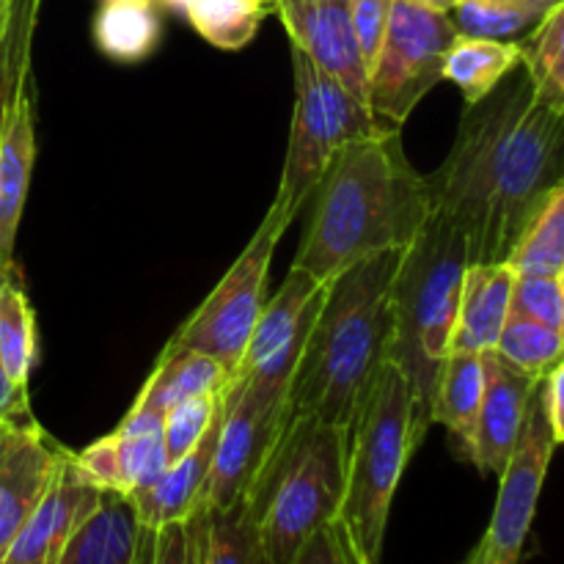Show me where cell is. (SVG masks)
Here are the masks:
<instances>
[{
	"instance_id": "cell-1",
	"label": "cell",
	"mask_w": 564,
	"mask_h": 564,
	"mask_svg": "<svg viewBox=\"0 0 564 564\" xmlns=\"http://www.w3.org/2000/svg\"><path fill=\"white\" fill-rule=\"evenodd\" d=\"M306 240L292 268L319 284L372 253L408 248L433 218V193L402 152L400 130L347 143L317 191Z\"/></svg>"
},
{
	"instance_id": "cell-2",
	"label": "cell",
	"mask_w": 564,
	"mask_h": 564,
	"mask_svg": "<svg viewBox=\"0 0 564 564\" xmlns=\"http://www.w3.org/2000/svg\"><path fill=\"white\" fill-rule=\"evenodd\" d=\"M405 248L372 253L325 284L286 394V419L350 427L391 345V284Z\"/></svg>"
},
{
	"instance_id": "cell-3",
	"label": "cell",
	"mask_w": 564,
	"mask_h": 564,
	"mask_svg": "<svg viewBox=\"0 0 564 564\" xmlns=\"http://www.w3.org/2000/svg\"><path fill=\"white\" fill-rule=\"evenodd\" d=\"M350 427L290 416L242 496L259 564H290L308 538L336 521L345 499Z\"/></svg>"
},
{
	"instance_id": "cell-4",
	"label": "cell",
	"mask_w": 564,
	"mask_h": 564,
	"mask_svg": "<svg viewBox=\"0 0 564 564\" xmlns=\"http://www.w3.org/2000/svg\"><path fill=\"white\" fill-rule=\"evenodd\" d=\"M468 262V240L449 218L433 213L416 240L402 251L391 284V345L389 364L408 380L416 405V430L433 427L435 378L449 352L457 317L463 273Z\"/></svg>"
},
{
	"instance_id": "cell-5",
	"label": "cell",
	"mask_w": 564,
	"mask_h": 564,
	"mask_svg": "<svg viewBox=\"0 0 564 564\" xmlns=\"http://www.w3.org/2000/svg\"><path fill=\"white\" fill-rule=\"evenodd\" d=\"M422 435L408 380L386 361L358 405L347 438V479L339 521L372 564H380L391 505Z\"/></svg>"
},
{
	"instance_id": "cell-6",
	"label": "cell",
	"mask_w": 564,
	"mask_h": 564,
	"mask_svg": "<svg viewBox=\"0 0 564 564\" xmlns=\"http://www.w3.org/2000/svg\"><path fill=\"white\" fill-rule=\"evenodd\" d=\"M562 138L564 105L532 97L501 147L471 262H505L529 218L564 185Z\"/></svg>"
},
{
	"instance_id": "cell-7",
	"label": "cell",
	"mask_w": 564,
	"mask_h": 564,
	"mask_svg": "<svg viewBox=\"0 0 564 564\" xmlns=\"http://www.w3.org/2000/svg\"><path fill=\"white\" fill-rule=\"evenodd\" d=\"M292 75H295V108H292L290 143L273 209L286 226L295 220L328 174L330 163L347 143L386 130L375 121L369 108L352 94L336 86L328 75L314 69L312 61L292 47Z\"/></svg>"
},
{
	"instance_id": "cell-8",
	"label": "cell",
	"mask_w": 564,
	"mask_h": 564,
	"mask_svg": "<svg viewBox=\"0 0 564 564\" xmlns=\"http://www.w3.org/2000/svg\"><path fill=\"white\" fill-rule=\"evenodd\" d=\"M532 97L527 72L512 69L488 97L466 105L449 154L441 169L427 176L435 213L449 218L466 235L468 257L482 231L501 147Z\"/></svg>"
},
{
	"instance_id": "cell-9",
	"label": "cell",
	"mask_w": 564,
	"mask_h": 564,
	"mask_svg": "<svg viewBox=\"0 0 564 564\" xmlns=\"http://www.w3.org/2000/svg\"><path fill=\"white\" fill-rule=\"evenodd\" d=\"M455 39V22L446 11L413 0L391 3L383 44L367 77V108L380 127L400 130L444 80V58Z\"/></svg>"
},
{
	"instance_id": "cell-10",
	"label": "cell",
	"mask_w": 564,
	"mask_h": 564,
	"mask_svg": "<svg viewBox=\"0 0 564 564\" xmlns=\"http://www.w3.org/2000/svg\"><path fill=\"white\" fill-rule=\"evenodd\" d=\"M286 229L290 226L273 209H268L257 235L248 240L246 251L235 259L218 286L204 297L202 306L185 319V325L171 336L165 347L204 352L235 372L264 306L270 262Z\"/></svg>"
},
{
	"instance_id": "cell-11",
	"label": "cell",
	"mask_w": 564,
	"mask_h": 564,
	"mask_svg": "<svg viewBox=\"0 0 564 564\" xmlns=\"http://www.w3.org/2000/svg\"><path fill=\"white\" fill-rule=\"evenodd\" d=\"M286 383L242 375L224 389V416L215 441L213 468L198 507L229 510L240 505L259 466L286 424Z\"/></svg>"
},
{
	"instance_id": "cell-12",
	"label": "cell",
	"mask_w": 564,
	"mask_h": 564,
	"mask_svg": "<svg viewBox=\"0 0 564 564\" xmlns=\"http://www.w3.org/2000/svg\"><path fill=\"white\" fill-rule=\"evenodd\" d=\"M556 446L560 444L540 411L538 397H532L521 441H518L507 468L499 474L501 485L488 529L460 564H521L523 545L532 532L534 512H538V501Z\"/></svg>"
},
{
	"instance_id": "cell-13",
	"label": "cell",
	"mask_w": 564,
	"mask_h": 564,
	"mask_svg": "<svg viewBox=\"0 0 564 564\" xmlns=\"http://www.w3.org/2000/svg\"><path fill=\"white\" fill-rule=\"evenodd\" d=\"M323 292L325 284L314 281L303 270L290 268L275 297L264 301L246 352H242L231 378L257 375L262 380L290 386L308 325H312L314 314L323 303Z\"/></svg>"
},
{
	"instance_id": "cell-14",
	"label": "cell",
	"mask_w": 564,
	"mask_h": 564,
	"mask_svg": "<svg viewBox=\"0 0 564 564\" xmlns=\"http://www.w3.org/2000/svg\"><path fill=\"white\" fill-rule=\"evenodd\" d=\"M102 490L80 471L75 452L61 455L53 482L0 554V564H55L77 523L94 510Z\"/></svg>"
},
{
	"instance_id": "cell-15",
	"label": "cell",
	"mask_w": 564,
	"mask_h": 564,
	"mask_svg": "<svg viewBox=\"0 0 564 564\" xmlns=\"http://www.w3.org/2000/svg\"><path fill=\"white\" fill-rule=\"evenodd\" d=\"M80 471L99 490L135 496L169 466L163 446V413L130 408L119 430L75 455Z\"/></svg>"
},
{
	"instance_id": "cell-16",
	"label": "cell",
	"mask_w": 564,
	"mask_h": 564,
	"mask_svg": "<svg viewBox=\"0 0 564 564\" xmlns=\"http://www.w3.org/2000/svg\"><path fill=\"white\" fill-rule=\"evenodd\" d=\"M281 25L295 50H301L314 69L328 75L336 86L367 105V69L350 25L345 3H286L275 0Z\"/></svg>"
},
{
	"instance_id": "cell-17",
	"label": "cell",
	"mask_w": 564,
	"mask_h": 564,
	"mask_svg": "<svg viewBox=\"0 0 564 564\" xmlns=\"http://www.w3.org/2000/svg\"><path fill=\"white\" fill-rule=\"evenodd\" d=\"M482 408H479L477 433H474V446L468 457L479 468V474L499 477L521 441L534 386L540 378L518 369L496 350L482 352Z\"/></svg>"
},
{
	"instance_id": "cell-18",
	"label": "cell",
	"mask_w": 564,
	"mask_h": 564,
	"mask_svg": "<svg viewBox=\"0 0 564 564\" xmlns=\"http://www.w3.org/2000/svg\"><path fill=\"white\" fill-rule=\"evenodd\" d=\"M64 452L39 422L0 430V554L50 488Z\"/></svg>"
},
{
	"instance_id": "cell-19",
	"label": "cell",
	"mask_w": 564,
	"mask_h": 564,
	"mask_svg": "<svg viewBox=\"0 0 564 564\" xmlns=\"http://www.w3.org/2000/svg\"><path fill=\"white\" fill-rule=\"evenodd\" d=\"M152 529L143 527L127 494L102 490L94 510L77 523L55 564H143Z\"/></svg>"
},
{
	"instance_id": "cell-20",
	"label": "cell",
	"mask_w": 564,
	"mask_h": 564,
	"mask_svg": "<svg viewBox=\"0 0 564 564\" xmlns=\"http://www.w3.org/2000/svg\"><path fill=\"white\" fill-rule=\"evenodd\" d=\"M36 163V113L31 80L22 86L6 116L0 138V262H14L17 231L25 209L31 171Z\"/></svg>"
},
{
	"instance_id": "cell-21",
	"label": "cell",
	"mask_w": 564,
	"mask_h": 564,
	"mask_svg": "<svg viewBox=\"0 0 564 564\" xmlns=\"http://www.w3.org/2000/svg\"><path fill=\"white\" fill-rule=\"evenodd\" d=\"M516 273L505 262H468L463 273L457 317L449 350H494L510 317V295Z\"/></svg>"
},
{
	"instance_id": "cell-22",
	"label": "cell",
	"mask_w": 564,
	"mask_h": 564,
	"mask_svg": "<svg viewBox=\"0 0 564 564\" xmlns=\"http://www.w3.org/2000/svg\"><path fill=\"white\" fill-rule=\"evenodd\" d=\"M220 416H224V394H220V408L209 430L204 433V438L187 455H182L180 460L169 463L165 471L147 490L130 496L143 527L160 529L165 523L185 521V518L193 516V510L202 501L204 488H207Z\"/></svg>"
},
{
	"instance_id": "cell-23",
	"label": "cell",
	"mask_w": 564,
	"mask_h": 564,
	"mask_svg": "<svg viewBox=\"0 0 564 564\" xmlns=\"http://www.w3.org/2000/svg\"><path fill=\"white\" fill-rule=\"evenodd\" d=\"M231 372L213 356L196 350H174L165 347L163 356L154 364V372L143 383L141 394L132 408L165 413L169 408L180 405L196 397H215L229 386Z\"/></svg>"
},
{
	"instance_id": "cell-24",
	"label": "cell",
	"mask_w": 564,
	"mask_h": 564,
	"mask_svg": "<svg viewBox=\"0 0 564 564\" xmlns=\"http://www.w3.org/2000/svg\"><path fill=\"white\" fill-rule=\"evenodd\" d=\"M482 352H446V358L441 361L438 378H435L430 419H433V424H444L460 441L466 455L474 446L479 408H482Z\"/></svg>"
},
{
	"instance_id": "cell-25",
	"label": "cell",
	"mask_w": 564,
	"mask_h": 564,
	"mask_svg": "<svg viewBox=\"0 0 564 564\" xmlns=\"http://www.w3.org/2000/svg\"><path fill=\"white\" fill-rule=\"evenodd\" d=\"M158 0H102L94 17L99 53L119 64H135L154 53L160 42Z\"/></svg>"
},
{
	"instance_id": "cell-26",
	"label": "cell",
	"mask_w": 564,
	"mask_h": 564,
	"mask_svg": "<svg viewBox=\"0 0 564 564\" xmlns=\"http://www.w3.org/2000/svg\"><path fill=\"white\" fill-rule=\"evenodd\" d=\"M518 66H521L518 42H494V39H471L457 33L444 58V80L455 83L466 105H471L488 97Z\"/></svg>"
},
{
	"instance_id": "cell-27",
	"label": "cell",
	"mask_w": 564,
	"mask_h": 564,
	"mask_svg": "<svg viewBox=\"0 0 564 564\" xmlns=\"http://www.w3.org/2000/svg\"><path fill=\"white\" fill-rule=\"evenodd\" d=\"M562 3L564 0H457L449 17L460 36L521 42Z\"/></svg>"
},
{
	"instance_id": "cell-28",
	"label": "cell",
	"mask_w": 564,
	"mask_h": 564,
	"mask_svg": "<svg viewBox=\"0 0 564 564\" xmlns=\"http://www.w3.org/2000/svg\"><path fill=\"white\" fill-rule=\"evenodd\" d=\"M505 264L516 275H564V185L529 218Z\"/></svg>"
},
{
	"instance_id": "cell-29",
	"label": "cell",
	"mask_w": 564,
	"mask_h": 564,
	"mask_svg": "<svg viewBox=\"0 0 564 564\" xmlns=\"http://www.w3.org/2000/svg\"><path fill=\"white\" fill-rule=\"evenodd\" d=\"M42 0H9L0 22V138L17 94L31 80V53Z\"/></svg>"
},
{
	"instance_id": "cell-30",
	"label": "cell",
	"mask_w": 564,
	"mask_h": 564,
	"mask_svg": "<svg viewBox=\"0 0 564 564\" xmlns=\"http://www.w3.org/2000/svg\"><path fill=\"white\" fill-rule=\"evenodd\" d=\"M36 352V314L14 268L0 284V361L14 383L28 386Z\"/></svg>"
},
{
	"instance_id": "cell-31",
	"label": "cell",
	"mask_w": 564,
	"mask_h": 564,
	"mask_svg": "<svg viewBox=\"0 0 564 564\" xmlns=\"http://www.w3.org/2000/svg\"><path fill=\"white\" fill-rule=\"evenodd\" d=\"M534 97L564 105V3L518 42Z\"/></svg>"
},
{
	"instance_id": "cell-32",
	"label": "cell",
	"mask_w": 564,
	"mask_h": 564,
	"mask_svg": "<svg viewBox=\"0 0 564 564\" xmlns=\"http://www.w3.org/2000/svg\"><path fill=\"white\" fill-rule=\"evenodd\" d=\"M182 14L213 47L240 50L257 36L268 6L259 0H187Z\"/></svg>"
},
{
	"instance_id": "cell-33",
	"label": "cell",
	"mask_w": 564,
	"mask_h": 564,
	"mask_svg": "<svg viewBox=\"0 0 564 564\" xmlns=\"http://www.w3.org/2000/svg\"><path fill=\"white\" fill-rule=\"evenodd\" d=\"M193 516L198 532V564H259L251 521L242 501L229 510L196 507Z\"/></svg>"
},
{
	"instance_id": "cell-34",
	"label": "cell",
	"mask_w": 564,
	"mask_h": 564,
	"mask_svg": "<svg viewBox=\"0 0 564 564\" xmlns=\"http://www.w3.org/2000/svg\"><path fill=\"white\" fill-rule=\"evenodd\" d=\"M494 350L523 372L543 378L554 364L562 361L564 330H554L538 319L510 312Z\"/></svg>"
},
{
	"instance_id": "cell-35",
	"label": "cell",
	"mask_w": 564,
	"mask_h": 564,
	"mask_svg": "<svg viewBox=\"0 0 564 564\" xmlns=\"http://www.w3.org/2000/svg\"><path fill=\"white\" fill-rule=\"evenodd\" d=\"M220 394L185 400L163 413V446L169 463L180 460L182 455H187L204 438V433L209 430L220 408Z\"/></svg>"
},
{
	"instance_id": "cell-36",
	"label": "cell",
	"mask_w": 564,
	"mask_h": 564,
	"mask_svg": "<svg viewBox=\"0 0 564 564\" xmlns=\"http://www.w3.org/2000/svg\"><path fill=\"white\" fill-rule=\"evenodd\" d=\"M510 312L564 330V275H516Z\"/></svg>"
},
{
	"instance_id": "cell-37",
	"label": "cell",
	"mask_w": 564,
	"mask_h": 564,
	"mask_svg": "<svg viewBox=\"0 0 564 564\" xmlns=\"http://www.w3.org/2000/svg\"><path fill=\"white\" fill-rule=\"evenodd\" d=\"M290 564H372V562L358 551V545L352 543L345 523L336 518V521L325 523L323 529H317V532L303 543V549L297 551L295 560Z\"/></svg>"
},
{
	"instance_id": "cell-38",
	"label": "cell",
	"mask_w": 564,
	"mask_h": 564,
	"mask_svg": "<svg viewBox=\"0 0 564 564\" xmlns=\"http://www.w3.org/2000/svg\"><path fill=\"white\" fill-rule=\"evenodd\" d=\"M143 564H198L196 516L152 529Z\"/></svg>"
},
{
	"instance_id": "cell-39",
	"label": "cell",
	"mask_w": 564,
	"mask_h": 564,
	"mask_svg": "<svg viewBox=\"0 0 564 564\" xmlns=\"http://www.w3.org/2000/svg\"><path fill=\"white\" fill-rule=\"evenodd\" d=\"M391 3L394 0H347V9H350V25L356 33L358 50H361L364 69H372L375 58H378V50L383 44L386 25H389Z\"/></svg>"
},
{
	"instance_id": "cell-40",
	"label": "cell",
	"mask_w": 564,
	"mask_h": 564,
	"mask_svg": "<svg viewBox=\"0 0 564 564\" xmlns=\"http://www.w3.org/2000/svg\"><path fill=\"white\" fill-rule=\"evenodd\" d=\"M534 397H538V405L543 411L545 422H549L551 433H554L556 444L564 441V364H554L543 378L538 380V389H534Z\"/></svg>"
},
{
	"instance_id": "cell-41",
	"label": "cell",
	"mask_w": 564,
	"mask_h": 564,
	"mask_svg": "<svg viewBox=\"0 0 564 564\" xmlns=\"http://www.w3.org/2000/svg\"><path fill=\"white\" fill-rule=\"evenodd\" d=\"M36 422L31 413V397H28V386L14 383L9 372L0 361V424H31Z\"/></svg>"
},
{
	"instance_id": "cell-42",
	"label": "cell",
	"mask_w": 564,
	"mask_h": 564,
	"mask_svg": "<svg viewBox=\"0 0 564 564\" xmlns=\"http://www.w3.org/2000/svg\"><path fill=\"white\" fill-rule=\"evenodd\" d=\"M413 3H422V6H427V9H435V11H446V14H449V11L455 9V3H457V0H413Z\"/></svg>"
},
{
	"instance_id": "cell-43",
	"label": "cell",
	"mask_w": 564,
	"mask_h": 564,
	"mask_svg": "<svg viewBox=\"0 0 564 564\" xmlns=\"http://www.w3.org/2000/svg\"><path fill=\"white\" fill-rule=\"evenodd\" d=\"M11 270H14V262H9V264H6V262H0V284H3V281H6V275H9Z\"/></svg>"
},
{
	"instance_id": "cell-44",
	"label": "cell",
	"mask_w": 564,
	"mask_h": 564,
	"mask_svg": "<svg viewBox=\"0 0 564 564\" xmlns=\"http://www.w3.org/2000/svg\"><path fill=\"white\" fill-rule=\"evenodd\" d=\"M286 3H345V0H286Z\"/></svg>"
},
{
	"instance_id": "cell-45",
	"label": "cell",
	"mask_w": 564,
	"mask_h": 564,
	"mask_svg": "<svg viewBox=\"0 0 564 564\" xmlns=\"http://www.w3.org/2000/svg\"><path fill=\"white\" fill-rule=\"evenodd\" d=\"M163 3H165V6H171V9L182 11V9H185V3H187V0H163Z\"/></svg>"
},
{
	"instance_id": "cell-46",
	"label": "cell",
	"mask_w": 564,
	"mask_h": 564,
	"mask_svg": "<svg viewBox=\"0 0 564 564\" xmlns=\"http://www.w3.org/2000/svg\"><path fill=\"white\" fill-rule=\"evenodd\" d=\"M6 6H9V0H0V22H3L6 17Z\"/></svg>"
},
{
	"instance_id": "cell-47",
	"label": "cell",
	"mask_w": 564,
	"mask_h": 564,
	"mask_svg": "<svg viewBox=\"0 0 564 564\" xmlns=\"http://www.w3.org/2000/svg\"><path fill=\"white\" fill-rule=\"evenodd\" d=\"M259 3H264V6H268V3H275V0H259Z\"/></svg>"
},
{
	"instance_id": "cell-48",
	"label": "cell",
	"mask_w": 564,
	"mask_h": 564,
	"mask_svg": "<svg viewBox=\"0 0 564 564\" xmlns=\"http://www.w3.org/2000/svg\"><path fill=\"white\" fill-rule=\"evenodd\" d=\"M3 427H9V424H0V430H3Z\"/></svg>"
}]
</instances>
